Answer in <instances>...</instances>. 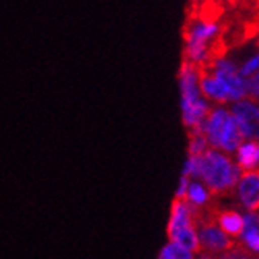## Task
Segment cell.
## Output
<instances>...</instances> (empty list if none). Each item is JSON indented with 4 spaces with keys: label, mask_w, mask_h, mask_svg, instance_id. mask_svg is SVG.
Segmentation results:
<instances>
[{
    "label": "cell",
    "mask_w": 259,
    "mask_h": 259,
    "mask_svg": "<svg viewBox=\"0 0 259 259\" xmlns=\"http://www.w3.org/2000/svg\"><path fill=\"white\" fill-rule=\"evenodd\" d=\"M242 170L228 156L217 150H207L199 156V177L204 180L211 194H226L239 183Z\"/></svg>",
    "instance_id": "1"
},
{
    "label": "cell",
    "mask_w": 259,
    "mask_h": 259,
    "mask_svg": "<svg viewBox=\"0 0 259 259\" xmlns=\"http://www.w3.org/2000/svg\"><path fill=\"white\" fill-rule=\"evenodd\" d=\"M200 132L205 135L207 142L228 153L239 148L243 140L237 124H235V119L224 108L210 110V113L200 124Z\"/></svg>",
    "instance_id": "2"
},
{
    "label": "cell",
    "mask_w": 259,
    "mask_h": 259,
    "mask_svg": "<svg viewBox=\"0 0 259 259\" xmlns=\"http://www.w3.org/2000/svg\"><path fill=\"white\" fill-rule=\"evenodd\" d=\"M220 27L210 21H194L185 33L186 61L200 67L210 59V43L218 35Z\"/></svg>",
    "instance_id": "3"
},
{
    "label": "cell",
    "mask_w": 259,
    "mask_h": 259,
    "mask_svg": "<svg viewBox=\"0 0 259 259\" xmlns=\"http://www.w3.org/2000/svg\"><path fill=\"white\" fill-rule=\"evenodd\" d=\"M194 228L199 229L197 234L199 246H204L210 253L228 251L234 245V242H231L228 235L217 226V211L213 210L204 211V215L196 223Z\"/></svg>",
    "instance_id": "4"
},
{
    "label": "cell",
    "mask_w": 259,
    "mask_h": 259,
    "mask_svg": "<svg viewBox=\"0 0 259 259\" xmlns=\"http://www.w3.org/2000/svg\"><path fill=\"white\" fill-rule=\"evenodd\" d=\"M232 118L235 119L242 139L256 140L257 139V118H259V110L254 100L250 99H242L237 100L232 107Z\"/></svg>",
    "instance_id": "5"
},
{
    "label": "cell",
    "mask_w": 259,
    "mask_h": 259,
    "mask_svg": "<svg viewBox=\"0 0 259 259\" xmlns=\"http://www.w3.org/2000/svg\"><path fill=\"white\" fill-rule=\"evenodd\" d=\"M180 91H182V107L200 99L199 91V67L185 61L180 69Z\"/></svg>",
    "instance_id": "6"
},
{
    "label": "cell",
    "mask_w": 259,
    "mask_h": 259,
    "mask_svg": "<svg viewBox=\"0 0 259 259\" xmlns=\"http://www.w3.org/2000/svg\"><path fill=\"white\" fill-rule=\"evenodd\" d=\"M239 194L242 204L250 211H257L259 207V174L243 172L239 180Z\"/></svg>",
    "instance_id": "7"
},
{
    "label": "cell",
    "mask_w": 259,
    "mask_h": 259,
    "mask_svg": "<svg viewBox=\"0 0 259 259\" xmlns=\"http://www.w3.org/2000/svg\"><path fill=\"white\" fill-rule=\"evenodd\" d=\"M186 226H193V220H191V213L188 208L186 199H177L172 202V211H170V221L167 226L168 239H174L175 235L185 229Z\"/></svg>",
    "instance_id": "8"
},
{
    "label": "cell",
    "mask_w": 259,
    "mask_h": 259,
    "mask_svg": "<svg viewBox=\"0 0 259 259\" xmlns=\"http://www.w3.org/2000/svg\"><path fill=\"white\" fill-rule=\"evenodd\" d=\"M239 168L245 172H254L257 170V162H259V146L256 140H251L248 143H240L239 145Z\"/></svg>",
    "instance_id": "9"
},
{
    "label": "cell",
    "mask_w": 259,
    "mask_h": 259,
    "mask_svg": "<svg viewBox=\"0 0 259 259\" xmlns=\"http://www.w3.org/2000/svg\"><path fill=\"white\" fill-rule=\"evenodd\" d=\"M217 223L220 224V229L224 234H229L232 237H239L242 235V229H243V218L240 213L237 211H220L217 213Z\"/></svg>",
    "instance_id": "10"
},
{
    "label": "cell",
    "mask_w": 259,
    "mask_h": 259,
    "mask_svg": "<svg viewBox=\"0 0 259 259\" xmlns=\"http://www.w3.org/2000/svg\"><path fill=\"white\" fill-rule=\"evenodd\" d=\"M243 242L248 246L251 253H257L259 250V234H257V213L250 211L248 215L243 217Z\"/></svg>",
    "instance_id": "11"
},
{
    "label": "cell",
    "mask_w": 259,
    "mask_h": 259,
    "mask_svg": "<svg viewBox=\"0 0 259 259\" xmlns=\"http://www.w3.org/2000/svg\"><path fill=\"white\" fill-rule=\"evenodd\" d=\"M189 157H199L208 150V142L205 135L202 134L199 129H191L189 131Z\"/></svg>",
    "instance_id": "12"
},
{
    "label": "cell",
    "mask_w": 259,
    "mask_h": 259,
    "mask_svg": "<svg viewBox=\"0 0 259 259\" xmlns=\"http://www.w3.org/2000/svg\"><path fill=\"white\" fill-rule=\"evenodd\" d=\"M186 199H188V202H191V204H194L197 207H202V205H205L207 202L210 200V194H208V191L202 185L193 182V183L188 185Z\"/></svg>",
    "instance_id": "13"
},
{
    "label": "cell",
    "mask_w": 259,
    "mask_h": 259,
    "mask_svg": "<svg viewBox=\"0 0 259 259\" xmlns=\"http://www.w3.org/2000/svg\"><path fill=\"white\" fill-rule=\"evenodd\" d=\"M159 259H193V253L188 251L178 243H168L159 254Z\"/></svg>",
    "instance_id": "14"
},
{
    "label": "cell",
    "mask_w": 259,
    "mask_h": 259,
    "mask_svg": "<svg viewBox=\"0 0 259 259\" xmlns=\"http://www.w3.org/2000/svg\"><path fill=\"white\" fill-rule=\"evenodd\" d=\"M221 259H256V256L248 248H245V246L234 243L228 251H224Z\"/></svg>",
    "instance_id": "15"
},
{
    "label": "cell",
    "mask_w": 259,
    "mask_h": 259,
    "mask_svg": "<svg viewBox=\"0 0 259 259\" xmlns=\"http://www.w3.org/2000/svg\"><path fill=\"white\" fill-rule=\"evenodd\" d=\"M257 67H259V56L254 54L253 58H250L248 61H246L240 69H239V75L242 78H248L254 73H257Z\"/></svg>",
    "instance_id": "16"
},
{
    "label": "cell",
    "mask_w": 259,
    "mask_h": 259,
    "mask_svg": "<svg viewBox=\"0 0 259 259\" xmlns=\"http://www.w3.org/2000/svg\"><path fill=\"white\" fill-rule=\"evenodd\" d=\"M245 80V91H246V96H250V100H254L257 99V94H259V75L254 73L248 78H243Z\"/></svg>",
    "instance_id": "17"
},
{
    "label": "cell",
    "mask_w": 259,
    "mask_h": 259,
    "mask_svg": "<svg viewBox=\"0 0 259 259\" xmlns=\"http://www.w3.org/2000/svg\"><path fill=\"white\" fill-rule=\"evenodd\" d=\"M189 180L186 177H182V182H180V188L177 193V199H186V191H188Z\"/></svg>",
    "instance_id": "18"
}]
</instances>
